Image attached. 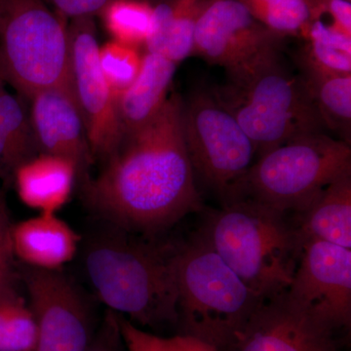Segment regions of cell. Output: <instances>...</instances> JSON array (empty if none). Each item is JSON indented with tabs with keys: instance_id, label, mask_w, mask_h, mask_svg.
<instances>
[{
	"instance_id": "1",
	"label": "cell",
	"mask_w": 351,
	"mask_h": 351,
	"mask_svg": "<svg viewBox=\"0 0 351 351\" xmlns=\"http://www.w3.org/2000/svg\"><path fill=\"white\" fill-rule=\"evenodd\" d=\"M182 114L184 101L171 94L160 112L125 136L99 174L82 184L101 218L125 232H154L199 209Z\"/></svg>"
},
{
	"instance_id": "2",
	"label": "cell",
	"mask_w": 351,
	"mask_h": 351,
	"mask_svg": "<svg viewBox=\"0 0 351 351\" xmlns=\"http://www.w3.org/2000/svg\"><path fill=\"white\" fill-rule=\"evenodd\" d=\"M279 48L271 46L228 69L223 84L210 89L260 156L298 136L324 130L304 77L289 69Z\"/></svg>"
},
{
	"instance_id": "3",
	"label": "cell",
	"mask_w": 351,
	"mask_h": 351,
	"mask_svg": "<svg viewBox=\"0 0 351 351\" xmlns=\"http://www.w3.org/2000/svg\"><path fill=\"white\" fill-rule=\"evenodd\" d=\"M286 215L249 199L226 201L199 234L263 301L287 290L302 251Z\"/></svg>"
},
{
	"instance_id": "4",
	"label": "cell",
	"mask_w": 351,
	"mask_h": 351,
	"mask_svg": "<svg viewBox=\"0 0 351 351\" xmlns=\"http://www.w3.org/2000/svg\"><path fill=\"white\" fill-rule=\"evenodd\" d=\"M174 253L119 234L104 237L88 245L85 270L113 313L137 326L177 324Z\"/></svg>"
},
{
	"instance_id": "5",
	"label": "cell",
	"mask_w": 351,
	"mask_h": 351,
	"mask_svg": "<svg viewBox=\"0 0 351 351\" xmlns=\"http://www.w3.org/2000/svg\"><path fill=\"white\" fill-rule=\"evenodd\" d=\"M174 267L182 334L225 351L263 300L200 234L175 250Z\"/></svg>"
},
{
	"instance_id": "6",
	"label": "cell",
	"mask_w": 351,
	"mask_h": 351,
	"mask_svg": "<svg viewBox=\"0 0 351 351\" xmlns=\"http://www.w3.org/2000/svg\"><path fill=\"white\" fill-rule=\"evenodd\" d=\"M351 174V147L324 132L304 134L260 156L223 203L249 199L286 215L300 212L323 189Z\"/></svg>"
},
{
	"instance_id": "7",
	"label": "cell",
	"mask_w": 351,
	"mask_h": 351,
	"mask_svg": "<svg viewBox=\"0 0 351 351\" xmlns=\"http://www.w3.org/2000/svg\"><path fill=\"white\" fill-rule=\"evenodd\" d=\"M64 19L43 0H0V77L25 100L71 85Z\"/></svg>"
},
{
	"instance_id": "8",
	"label": "cell",
	"mask_w": 351,
	"mask_h": 351,
	"mask_svg": "<svg viewBox=\"0 0 351 351\" xmlns=\"http://www.w3.org/2000/svg\"><path fill=\"white\" fill-rule=\"evenodd\" d=\"M184 135L196 180L225 199L235 182L251 167L257 149L237 119L210 89L184 101Z\"/></svg>"
},
{
	"instance_id": "9",
	"label": "cell",
	"mask_w": 351,
	"mask_h": 351,
	"mask_svg": "<svg viewBox=\"0 0 351 351\" xmlns=\"http://www.w3.org/2000/svg\"><path fill=\"white\" fill-rule=\"evenodd\" d=\"M68 32L69 84L84 122L93 162L104 164L124 138L117 94L101 71L93 17L73 19Z\"/></svg>"
},
{
	"instance_id": "10",
	"label": "cell",
	"mask_w": 351,
	"mask_h": 351,
	"mask_svg": "<svg viewBox=\"0 0 351 351\" xmlns=\"http://www.w3.org/2000/svg\"><path fill=\"white\" fill-rule=\"evenodd\" d=\"M283 298L332 332L350 327L351 249L319 240L304 242Z\"/></svg>"
},
{
	"instance_id": "11",
	"label": "cell",
	"mask_w": 351,
	"mask_h": 351,
	"mask_svg": "<svg viewBox=\"0 0 351 351\" xmlns=\"http://www.w3.org/2000/svg\"><path fill=\"white\" fill-rule=\"evenodd\" d=\"M24 280L38 341L34 351H85L92 341L89 311L77 289L58 270L27 267Z\"/></svg>"
},
{
	"instance_id": "12",
	"label": "cell",
	"mask_w": 351,
	"mask_h": 351,
	"mask_svg": "<svg viewBox=\"0 0 351 351\" xmlns=\"http://www.w3.org/2000/svg\"><path fill=\"white\" fill-rule=\"evenodd\" d=\"M283 38L256 20L239 0H211L196 24L193 55L228 71L280 45Z\"/></svg>"
},
{
	"instance_id": "13",
	"label": "cell",
	"mask_w": 351,
	"mask_h": 351,
	"mask_svg": "<svg viewBox=\"0 0 351 351\" xmlns=\"http://www.w3.org/2000/svg\"><path fill=\"white\" fill-rule=\"evenodd\" d=\"M334 335L281 295L263 301L225 351H339Z\"/></svg>"
},
{
	"instance_id": "14",
	"label": "cell",
	"mask_w": 351,
	"mask_h": 351,
	"mask_svg": "<svg viewBox=\"0 0 351 351\" xmlns=\"http://www.w3.org/2000/svg\"><path fill=\"white\" fill-rule=\"evenodd\" d=\"M25 101L39 154L69 159L75 163L78 180L84 184L94 162L71 85L41 90Z\"/></svg>"
},
{
	"instance_id": "15",
	"label": "cell",
	"mask_w": 351,
	"mask_h": 351,
	"mask_svg": "<svg viewBox=\"0 0 351 351\" xmlns=\"http://www.w3.org/2000/svg\"><path fill=\"white\" fill-rule=\"evenodd\" d=\"M80 237L57 214H38L11 226L13 256L27 267L58 270L75 258Z\"/></svg>"
},
{
	"instance_id": "16",
	"label": "cell",
	"mask_w": 351,
	"mask_h": 351,
	"mask_svg": "<svg viewBox=\"0 0 351 351\" xmlns=\"http://www.w3.org/2000/svg\"><path fill=\"white\" fill-rule=\"evenodd\" d=\"M177 66L162 55L145 51L135 82L117 95L124 137L147 125L162 110Z\"/></svg>"
},
{
	"instance_id": "17",
	"label": "cell",
	"mask_w": 351,
	"mask_h": 351,
	"mask_svg": "<svg viewBox=\"0 0 351 351\" xmlns=\"http://www.w3.org/2000/svg\"><path fill=\"white\" fill-rule=\"evenodd\" d=\"M77 179L75 163L46 154L25 161L13 176L21 201L39 214H57L68 202Z\"/></svg>"
},
{
	"instance_id": "18",
	"label": "cell",
	"mask_w": 351,
	"mask_h": 351,
	"mask_svg": "<svg viewBox=\"0 0 351 351\" xmlns=\"http://www.w3.org/2000/svg\"><path fill=\"white\" fill-rule=\"evenodd\" d=\"M298 215L302 245L319 240L351 249V174L323 189Z\"/></svg>"
},
{
	"instance_id": "19",
	"label": "cell",
	"mask_w": 351,
	"mask_h": 351,
	"mask_svg": "<svg viewBox=\"0 0 351 351\" xmlns=\"http://www.w3.org/2000/svg\"><path fill=\"white\" fill-rule=\"evenodd\" d=\"M211 0H164L154 6L147 52L180 64L193 56V36L201 13Z\"/></svg>"
},
{
	"instance_id": "20",
	"label": "cell",
	"mask_w": 351,
	"mask_h": 351,
	"mask_svg": "<svg viewBox=\"0 0 351 351\" xmlns=\"http://www.w3.org/2000/svg\"><path fill=\"white\" fill-rule=\"evenodd\" d=\"M38 154L27 101L0 77V179L13 181L17 168Z\"/></svg>"
},
{
	"instance_id": "21",
	"label": "cell",
	"mask_w": 351,
	"mask_h": 351,
	"mask_svg": "<svg viewBox=\"0 0 351 351\" xmlns=\"http://www.w3.org/2000/svg\"><path fill=\"white\" fill-rule=\"evenodd\" d=\"M301 69L323 127L350 145L351 75H326Z\"/></svg>"
},
{
	"instance_id": "22",
	"label": "cell",
	"mask_w": 351,
	"mask_h": 351,
	"mask_svg": "<svg viewBox=\"0 0 351 351\" xmlns=\"http://www.w3.org/2000/svg\"><path fill=\"white\" fill-rule=\"evenodd\" d=\"M113 40L138 47L151 32L154 6L147 0H110L101 11Z\"/></svg>"
},
{
	"instance_id": "23",
	"label": "cell",
	"mask_w": 351,
	"mask_h": 351,
	"mask_svg": "<svg viewBox=\"0 0 351 351\" xmlns=\"http://www.w3.org/2000/svg\"><path fill=\"white\" fill-rule=\"evenodd\" d=\"M36 321L14 286L0 292V351H34Z\"/></svg>"
},
{
	"instance_id": "24",
	"label": "cell",
	"mask_w": 351,
	"mask_h": 351,
	"mask_svg": "<svg viewBox=\"0 0 351 351\" xmlns=\"http://www.w3.org/2000/svg\"><path fill=\"white\" fill-rule=\"evenodd\" d=\"M269 31L285 38L304 36L311 20V0H239Z\"/></svg>"
},
{
	"instance_id": "25",
	"label": "cell",
	"mask_w": 351,
	"mask_h": 351,
	"mask_svg": "<svg viewBox=\"0 0 351 351\" xmlns=\"http://www.w3.org/2000/svg\"><path fill=\"white\" fill-rule=\"evenodd\" d=\"M143 55L137 47L110 41L99 49V61L106 80L115 94L135 82L142 66Z\"/></svg>"
},
{
	"instance_id": "26",
	"label": "cell",
	"mask_w": 351,
	"mask_h": 351,
	"mask_svg": "<svg viewBox=\"0 0 351 351\" xmlns=\"http://www.w3.org/2000/svg\"><path fill=\"white\" fill-rule=\"evenodd\" d=\"M117 318L127 351H218L214 346L189 335L165 338L141 329L122 316L117 315Z\"/></svg>"
},
{
	"instance_id": "27",
	"label": "cell",
	"mask_w": 351,
	"mask_h": 351,
	"mask_svg": "<svg viewBox=\"0 0 351 351\" xmlns=\"http://www.w3.org/2000/svg\"><path fill=\"white\" fill-rule=\"evenodd\" d=\"M300 68L326 75H351V51L315 41H306Z\"/></svg>"
},
{
	"instance_id": "28",
	"label": "cell",
	"mask_w": 351,
	"mask_h": 351,
	"mask_svg": "<svg viewBox=\"0 0 351 351\" xmlns=\"http://www.w3.org/2000/svg\"><path fill=\"white\" fill-rule=\"evenodd\" d=\"M309 23L351 36V1L311 0Z\"/></svg>"
},
{
	"instance_id": "29",
	"label": "cell",
	"mask_w": 351,
	"mask_h": 351,
	"mask_svg": "<svg viewBox=\"0 0 351 351\" xmlns=\"http://www.w3.org/2000/svg\"><path fill=\"white\" fill-rule=\"evenodd\" d=\"M10 228L5 205L0 204V292L13 286Z\"/></svg>"
},
{
	"instance_id": "30",
	"label": "cell",
	"mask_w": 351,
	"mask_h": 351,
	"mask_svg": "<svg viewBox=\"0 0 351 351\" xmlns=\"http://www.w3.org/2000/svg\"><path fill=\"white\" fill-rule=\"evenodd\" d=\"M124 341L119 329V318L115 313H110L96 339L85 351H122Z\"/></svg>"
},
{
	"instance_id": "31",
	"label": "cell",
	"mask_w": 351,
	"mask_h": 351,
	"mask_svg": "<svg viewBox=\"0 0 351 351\" xmlns=\"http://www.w3.org/2000/svg\"><path fill=\"white\" fill-rule=\"evenodd\" d=\"M57 8L58 13L63 17H93L101 13L110 0H51Z\"/></svg>"
},
{
	"instance_id": "32",
	"label": "cell",
	"mask_w": 351,
	"mask_h": 351,
	"mask_svg": "<svg viewBox=\"0 0 351 351\" xmlns=\"http://www.w3.org/2000/svg\"><path fill=\"white\" fill-rule=\"evenodd\" d=\"M0 204H4L3 195H2L1 189H0Z\"/></svg>"
},
{
	"instance_id": "33",
	"label": "cell",
	"mask_w": 351,
	"mask_h": 351,
	"mask_svg": "<svg viewBox=\"0 0 351 351\" xmlns=\"http://www.w3.org/2000/svg\"><path fill=\"white\" fill-rule=\"evenodd\" d=\"M147 1L151 2V0H147ZM154 1H156L157 3H159V2H162L164 0H154Z\"/></svg>"
}]
</instances>
